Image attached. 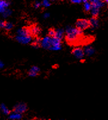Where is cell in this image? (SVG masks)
Returning a JSON list of instances; mask_svg holds the SVG:
<instances>
[{"label":"cell","mask_w":108,"mask_h":120,"mask_svg":"<svg viewBox=\"0 0 108 120\" xmlns=\"http://www.w3.org/2000/svg\"><path fill=\"white\" fill-rule=\"evenodd\" d=\"M90 27V21L86 19L78 20L76 22V27L81 30L87 29Z\"/></svg>","instance_id":"obj_2"},{"label":"cell","mask_w":108,"mask_h":120,"mask_svg":"<svg viewBox=\"0 0 108 120\" xmlns=\"http://www.w3.org/2000/svg\"><path fill=\"white\" fill-rule=\"evenodd\" d=\"M82 32L77 27H69L66 30V40L68 42H76L81 37Z\"/></svg>","instance_id":"obj_1"},{"label":"cell","mask_w":108,"mask_h":120,"mask_svg":"<svg viewBox=\"0 0 108 120\" xmlns=\"http://www.w3.org/2000/svg\"><path fill=\"white\" fill-rule=\"evenodd\" d=\"M40 72V68L36 66H33L29 71V75L30 77H35L38 75L39 73Z\"/></svg>","instance_id":"obj_9"},{"label":"cell","mask_w":108,"mask_h":120,"mask_svg":"<svg viewBox=\"0 0 108 120\" xmlns=\"http://www.w3.org/2000/svg\"><path fill=\"white\" fill-rule=\"evenodd\" d=\"M9 5V3L5 0H0V13H3Z\"/></svg>","instance_id":"obj_11"},{"label":"cell","mask_w":108,"mask_h":120,"mask_svg":"<svg viewBox=\"0 0 108 120\" xmlns=\"http://www.w3.org/2000/svg\"><path fill=\"white\" fill-rule=\"evenodd\" d=\"M4 63H3L2 61H0V69H1V68H2L4 67Z\"/></svg>","instance_id":"obj_29"},{"label":"cell","mask_w":108,"mask_h":120,"mask_svg":"<svg viewBox=\"0 0 108 120\" xmlns=\"http://www.w3.org/2000/svg\"><path fill=\"white\" fill-rule=\"evenodd\" d=\"M84 53H85V55L88 56H91V55H93V54H94V52H95V49H94L91 46H85V48H84Z\"/></svg>","instance_id":"obj_12"},{"label":"cell","mask_w":108,"mask_h":120,"mask_svg":"<svg viewBox=\"0 0 108 120\" xmlns=\"http://www.w3.org/2000/svg\"><path fill=\"white\" fill-rule=\"evenodd\" d=\"M41 46L45 49H50L52 46V38L48 36L41 39Z\"/></svg>","instance_id":"obj_5"},{"label":"cell","mask_w":108,"mask_h":120,"mask_svg":"<svg viewBox=\"0 0 108 120\" xmlns=\"http://www.w3.org/2000/svg\"><path fill=\"white\" fill-rule=\"evenodd\" d=\"M64 36V30L62 29H59L57 30H56V35L54 37H56L57 38L62 40Z\"/></svg>","instance_id":"obj_15"},{"label":"cell","mask_w":108,"mask_h":120,"mask_svg":"<svg viewBox=\"0 0 108 120\" xmlns=\"http://www.w3.org/2000/svg\"><path fill=\"white\" fill-rule=\"evenodd\" d=\"M22 118V114L15 112V111L10 114L9 116V119H11V120H20Z\"/></svg>","instance_id":"obj_13"},{"label":"cell","mask_w":108,"mask_h":120,"mask_svg":"<svg viewBox=\"0 0 108 120\" xmlns=\"http://www.w3.org/2000/svg\"><path fill=\"white\" fill-rule=\"evenodd\" d=\"M56 35V30L53 29H51L49 30L48 31V36H50L51 38L54 37Z\"/></svg>","instance_id":"obj_22"},{"label":"cell","mask_w":108,"mask_h":120,"mask_svg":"<svg viewBox=\"0 0 108 120\" xmlns=\"http://www.w3.org/2000/svg\"><path fill=\"white\" fill-rule=\"evenodd\" d=\"M30 30H31V35H33L34 36H38L41 33L40 29L38 27H36V26H34V27H31L30 29Z\"/></svg>","instance_id":"obj_14"},{"label":"cell","mask_w":108,"mask_h":120,"mask_svg":"<svg viewBox=\"0 0 108 120\" xmlns=\"http://www.w3.org/2000/svg\"><path fill=\"white\" fill-rule=\"evenodd\" d=\"M13 27V23H10V22H5V26H4V28L6 30H10L12 29Z\"/></svg>","instance_id":"obj_20"},{"label":"cell","mask_w":108,"mask_h":120,"mask_svg":"<svg viewBox=\"0 0 108 120\" xmlns=\"http://www.w3.org/2000/svg\"><path fill=\"white\" fill-rule=\"evenodd\" d=\"M49 17H50V14H49V13H45V14H44V17L45 19L48 18Z\"/></svg>","instance_id":"obj_28"},{"label":"cell","mask_w":108,"mask_h":120,"mask_svg":"<svg viewBox=\"0 0 108 120\" xmlns=\"http://www.w3.org/2000/svg\"><path fill=\"white\" fill-rule=\"evenodd\" d=\"M90 27L93 29H96L99 25V21L97 19L96 17H93L90 20Z\"/></svg>","instance_id":"obj_10"},{"label":"cell","mask_w":108,"mask_h":120,"mask_svg":"<svg viewBox=\"0 0 108 120\" xmlns=\"http://www.w3.org/2000/svg\"><path fill=\"white\" fill-rule=\"evenodd\" d=\"M99 13H100V9L98 8L92 7V8L91 10V13L93 15V17H97L99 15Z\"/></svg>","instance_id":"obj_17"},{"label":"cell","mask_w":108,"mask_h":120,"mask_svg":"<svg viewBox=\"0 0 108 120\" xmlns=\"http://www.w3.org/2000/svg\"><path fill=\"white\" fill-rule=\"evenodd\" d=\"M0 109H1V112L4 115H8V114H10V110L8 109V108L4 104H2L1 105H0Z\"/></svg>","instance_id":"obj_16"},{"label":"cell","mask_w":108,"mask_h":120,"mask_svg":"<svg viewBox=\"0 0 108 120\" xmlns=\"http://www.w3.org/2000/svg\"><path fill=\"white\" fill-rule=\"evenodd\" d=\"M41 39H40L39 38H36L32 42V45L35 48H38L41 46Z\"/></svg>","instance_id":"obj_19"},{"label":"cell","mask_w":108,"mask_h":120,"mask_svg":"<svg viewBox=\"0 0 108 120\" xmlns=\"http://www.w3.org/2000/svg\"><path fill=\"white\" fill-rule=\"evenodd\" d=\"M84 7L85 11H91V8H92V4H91V3L90 2L86 1L84 3Z\"/></svg>","instance_id":"obj_18"},{"label":"cell","mask_w":108,"mask_h":120,"mask_svg":"<svg viewBox=\"0 0 108 120\" xmlns=\"http://www.w3.org/2000/svg\"><path fill=\"white\" fill-rule=\"evenodd\" d=\"M105 1H106V3H107V4L108 5V0H105Z\"/></svg>","instance_id":"obj_31"},{"label":"cell","mask_w":108,"mask_h":120,"mask_svg":"<svg viewBox=\"0 0 108 120\" xmlns=\"http://www.w3.org/2000/svg\"><path fill=\"white\" fill-rule=\"evenodd\" d=\"M31 34L30 29L26 28V27L20 28L17 31V35H20V36H25V35H29Z\"/></svg>","instance_id":"obj_8"},{"label":"cell","mask_w":108,"mask_h":120,"mask_svg":"<svg viewBox=\"0 0 108 120\" xmlns=\"http://www.w3.org/2000/svg\"><path fill=\"white\" fill-rule=\"evenodd\" d=\"M12 11L11 10L7 8V9L4 11V12H3L2 14H3V16L4 17H5V18H6V17H9L10 15L12 14Z\"/></svg>","instance_id":"obj_21"},{"label":"cell","mask_w":108,"mask_h":120,"mask_svg":"<svg viewBox=\"0 0 108 120\" xmlns=\"http://www.w3.org/2000/svg\"><path fill=\"white\" fill-rule=\"evenodd\" d=\"M5 22L4 21L0 20V29L1 28H4V26H5Z\"/></svg>","instance_id":"obj_26"},{"label":"cell","mask_w":108,"mask_h":120,"mask_svg":"<svg viewBox=\"0 0 108 120\" xmlns=\"http://www.w3.org/2000/svg\"><path fill=\"white\" fill-rule=\"evenodd\" d=\"M16 40L18 42L22 44H28L32 41V37L31 35H25V36H20V35H16Z\"/></svg>","instance_id":"obj_4"},{"label":"cell","mask_w":108,"mask_h":120,"mask_svg":"<svg viewBox=\"0 0 108 120\" xmlns=\"http://www.w3.org/2000/svg\"><path fill=\"white\" fill-rule=\"evenodd\" d=\"M42 4H43V5L44 7H50L51 4L48 0H43Z\"/></svg>","instance_id":"obj_23"},{"label":"cell","mask_w":108,"mask_h":120,"mask_svg":"<svg viewBox=\"0 0 108 120\" xmlns=\"http://www.w3.org/2000/svg\"><path fill=\"white\" fill-rule=\"evenodd\" d=\"M72 54L74 55L76 58L82 59L84 56L85 53H84V49H82L81 48H75L72 50Z\"/></svg>","instance_id":"obj_6"},{"label":"cell","mask_w":108,"mask_h":120,"mask_svg":"<svg viewBox=\"0 0 108 120\" xmlns=\"http://www.w3.org/2000/svg\"><path fill=\"white\" fill-rule=\"evenodd\" d=\"M89 1H90V2L91 3L92 5H96V4H99L100 2L103 1L102 0H89Z\"/></svg>","instance_id":"obj_24"},{"label":"cell","mask_w":108,"mask_h":120,"mask_svg":"<svg viewBox=\"0 0 108 120\" xmlns=\"http://www.w3.org/2000/svg\"><path fill=\"white\" fill-rule=\"evenodd\" d=\"M71 2L74 4H80L82 2V1L81 0H71Z\"/></svg>","instance_id":"obj_27"},{"label":"cell","mask_w":108,"mask_h":120,"mask_svg":"<svg viewBox=\"0 0 108 120\" xmlns=\"http://www.w3.org/2000/svg\"><path fill=\"white\" fill-rule=\"evenodd\" d=\"M26 110H27V106H26V104H23V103H20V104H17L14 107V111L20 113V114L25 112Z\"/></svg>","instance_id":"obj_7"},{"label":"cell","mask_w":108,"mask_h":120,"mask_svg":"<svg viewBox=\"0 0 108 120\" xmlns=\"http://www.w3.org/2000/svg\"><path fill=\"white\" fill-rule=\"evenodd\" d=\"M41 4H41L40 2L36 1L35 3V4H34V7H35V8H40V7H41Z\"/></svg>","instance_id":"obj_25"},{"label":"cell","mask_w":108,"mask_h":120,"mask_svg":"<svg viewBox=\"0 0 108 120\" xmlns=\"http://www.w3.org/2000/svg\"><path fill=\"white\" fill-rule=\"evenodd\" d=\"M62 49L61 39L56 37L52 38V46L50 50L52 51H59Z\"/></svg>","instance_id":"obj_3"},{"label":"cell","mask_w":108,"mask_h":120,"mask_svg":"<svg viewBox=\"0 0 108 120\" xmlns=\"http://www.w3.org/2000/svg\"><path fill=\"white\" fill-rule=\"evenodd\" d=\"M82 1V2H86L87 1V0H81Z\"/></svg>","instance_id":"obj_30"}]
</instances>
